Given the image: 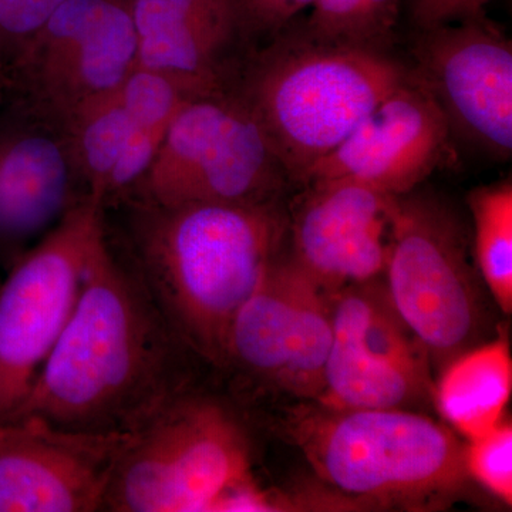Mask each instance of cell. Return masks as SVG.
Returning a JSON list of instances; mask_svg holds the SVG:
<instances>
[{
  "label": "cell",
  "mask_w": 512,
  "mask_h": 512,
  "mask_svg": "<svg viewBox=\"0 0 512 512\" xmlns=\"http://www.w3.org/2000/svg\"><path fill=\"white\" fill-rule=\"evenodd\" d=\"M383 276L394 311L430 362L447 366L473 348L480 298L463 228L446 205L413 192L399 197Z\"/></svg>",
  "instance_id": "52a82bcc"
},
{
  "label": "cell",
  "mask_w": 512,
  "mask_h": 512,
  "mask_svg": "<svg viewBox=\"0 0 512 512\" xmlns=\"http://www.w3.org/2000/svg\"><path fill=\"white\" fill-rule=\"evenodd\" d=\"M451 137L436 101L413 74L313 165L302 187L352 181L403 197L448 163Z\"/></svg>",
  "instance_id": "5bb4252c"
},
{
  "label": "cell",
  "mask_w": 512,
  "mask_h": 512,
  "mask_svg": "<svg viewBox=\"0 0 512 512\" xmlns=\"http://www.w3.org/2000/svg\"><path fill=\"white\" fill-rule=\"evenodd\" d=\"M412 77L389 50L288 28L255 57L238 94L292 184L302 185L313 165Z\"/></svg>",
  "instance_id": "3957f363"
},
{
  "label": "cell",
  "mask_w": 512,
  "mask_h": 512,
  "mask_svg": "<svg viewBox=\"0 0 512 512\" xmlns=\"http://www.w3.org/2000/svg\"><path fill=\"white\" fill-rule=\"evenodd\" d=\"M138 64L202 96L222 90V63L245 35L237 0H128Z\"/></svg>",
  "instance_id": "9a60e30c"
},
{
  "label": "cell",
  "mask_w": 512,
  "mask_h": 512,
  "mask_svg": "<svg viewBox=\"0 0 512 512\" xmlns=\"http://www.w3.org/2000/svg\"><path fill=\"white\" fill-rule=\"evenodd\" d=\"M330 302L333 340L320 406L412 409L433 393L429 355L394 311L380 279L346 286Z\"/></svg>",
  "instance_id": "9c48e42d"
},
{
  "label": "cell",
  "mask_w": 512,
  "mask_h": 512,
  "mask_svg": "<svg viewBox=\"0 0 512 512\" xmlns=\"http://www.w3.org/2000/svg\"><path fill=\"white\" fill-rule=\"evenodd\" d=\"M134 225L140 278L175 336L217 365L229 326L285 251L288 212L251 204H143Z\"/></svg>",
  "instance_id": "7a4b0ae2"
},
{
  "label": "cell",
  "mask_w": 512,
  "mask_h": 512,
  "mask_svg": "<svg viewBox=\"0 0 512 512\" xmlns=\"http://www.w3.org/2000/svg\"><path fill=\"white\" fill-rule=\"evenodd\" d=\"M64 0H0V55L20 53Z\"/></svg>",
  "instance_id": "603a6c76"
},
{
  "label": "cell",
  "mask_w": 512,
  "mask_h": 512,
  "mask_svg": "<svg viewBox=\"0 0 512 512\" xmlns=\"http://www.w3.org/2000/svg\"><path fill=\"white\" fill-rule=\"evenodd\" d=\"M251 481V448L241 424L221 404L181 393L128 440L104 510L217 511Z\"/></svg>",
  "instance_id": "5b68a950"
},
{
  "label": "cell",
  "mask_w": 512,
  "mask_h": 512,
  "mask_svg": "<svg viewBox=\"0 0 512 512\" xmlns=\"http://www.w3.org/2000/svg\"><path fill=\"white\" fill-rule=\"evenodd\" d=\"M101 210L92 198L77 202L0 286V419L19 409L72 318L106 238Z\"/></svg>",
  "instance_id": "ba28073f"
},
{
  "label": "cell",
  "mask_w": 512,
  "mask_h": 512,
  "mask_svg": "<svg viewBox=\"0 0 512 512\" xmlns=\"http://www.w3.org/2000/svg\"><path fill=\"white\" fill-rule=\"evenodd\" d=\"M289 217V255L326 293L382 279L399 197L352 181L303 185Z\"/></svg>",
  "instance_id": "4fadbf2b"
},
{
  "label": "cell",
  "mask_w": 512,
  "mask_h": 512,
  "mask_svg": "<svg viewBox=\"0 0 512 512\" xmlns=\"http://www.w3.org/2000/svg\"><path fill=\"white\" fill-rule=\"evenodd\" d=\"M493 0H412V16L417 29L485 15Z\"/></svg>",
  "instance_id": "d4e9b609"
},
{
  "label": "cell",
  "mask_w": 512,
  "mask_h": 512,
  "mask_svg": "<svg viewBox=\"0 0 512 512\" xmlns=\"http://www.w3.org/2000/svg\"><path fill=\"white\" fill-rule=\"evenodd\" d=\"M43 106L66 121L119 89L138 64L128 0H64L20 53Z\"/></svg>",
  "instance_id": "8fae6325"
},
{
  "label": "cell",
  "mask_w": 512,
  "mask_h": 512,
  "mask_svg": "<svg viewBox=\"0 0 512 512\" xmlns=\"http://www.w3.org/2000/svg\"><path fill=\"white\" fill-rule=\"evenodd\" d=\"M511 392L510 346L494 340L451 360L433 393L443 419L471 441L501 423Z\"/></svg>",
  "instance_id": "ac0fdd59"
},
{
  "label": "cell",
  "mask_w": 512,
  "mask_h": 512,
  "mask_svg": "<svg viewBox=\"0 0 512 512\" xmlns=\"http://www.w3.org/2000/svg\"><path fill=\"white\" fill-rule=\"evenodd\" d=\"M131 436L62 429L32 416L0 419V512L104 510Z\"/></svg>",
  "instance_id": "7c38bea8"
},
{
  "label": "cell",
  "mask_w": 512,
  "mask_h": 512,
  "mask_svg": "<svg viewBox=\"0 0 512 512\" xmlns=\"http://www.w3.org/2000/svg\"><path fill=\"white\" fill-rule=\"evenodd\" d=\"M177 339L140 276L117 262L104 238L72 318L8 419L32 416L67 430L136 434L181 394Z\"/></svg>",
  "instance_id": "6da1fadb"
},
{
  "label": "cell",
  "mask_w": 512,
  "mask_h": 512,
  "mask_svg": "<svg viewBox=\"0 0 512 512\" xmlns=\"http://www.w3.org/2000/svg\"><path fill=\"white\" fill-rule=\"evenodd\" d=\"M64 123L74 167L89 185L87 197L103 205L110 175L134 128L120 87L84 104Z\"/></svg>",
  "instance_id": "d6986e66"
},
{
  "label": "cell",
  "mask_w": 512,
  "mask_h": 512,
  "mask_svg": "<svg viewBox=\"0 0 512 512\" xmlns=\"http://www.w3.org/2000/svg\"><path fill=\"white\" fill-rule=\"evenodd\" d=\"M295 440L323 481L355 504L431 507L466 487V446L410 409L316 412Z\"/></svg>",
  "instance_id": "277c9868"
},
{
  "label": "cell",
  "mask_w": 512,
  "mask_h": 512,
  "mask_svg": "<svg viewBox=\"0 0 512 512\" xmlns=\"http://www.w3.org/2000/svg\"><path fill=\"white\" fill-rule=\"evenodd\" d=\"M468 476L484 485L504 504L512 505V426L501 423L466 447Z\"/></svg>",
  "instance_id": "7402d4cb"
},
{
  "label": "cell",
  "mask_w": 512,
  "mask_h": 512,
  "mask_svg": "<svg viewBox=\"0 0 512 512\" xmlns=\"http://www.w3.org/2000/svg\"><path fill=\"white\" fill-rule=\"evenodd\" d=\"M288 185V171L247 103L220 90L181 107L137 187L144 204L177 207L275 201Z\"/></svg>",
  "instance_id": "8992f818"
},
{
  "label": "cell",
  "mask_w": 512,
  "mask_h": 512,
  "mask_svg": "<svg viewBox=\"0 0 512 512\" xmlns=\"http://www.w3.org/2000/svg\"><path fill=\"white\" fill-rule=\"evenodd\" d=\"M414 77L451 136L493 160L512 154V43L485 15L420 29Z\"/></svg>",
  "instance_id": "30bf717a"
},
{
  "label": "cell",
  "mask_w": 512,
  "mask_h": 512,
  "mask_svg": "<svg viewBox=\"0 0 512 512\" xmlns=\"http://www.w3.org/2000/svg\"><path fill=\"white\" fill-rule=\"evenodd\" d=\"M309 276L282 252L229 326L227 363L279 384L291 355L299 301Z\"/></svg>",
  "instance_id": "e0dca14e"
},
{
  "label": "cell",
  "mask_w": 512,
  "mask_h": 512,
  "mask_svg": "<svg viewBox=\"0 0 512 512\" xmlns=\"http://www.w3.org/2000/svg\"><path fill=\"white\" fill-rule=\"evenodd\" d=\"M403 0H315L313 25L326 35L357 40L360 45L389 50Z\"/></svg>",
  "instance_id": "44dd1931"
},
{
  "label": "cell",
  "mask_w": 512,
  "mask_h": 512,
  "mask_svg": "<svg viewBox=\"0 0 512 512\" xmlns=\"http://www.w3.org/2000/svg\"><path fill=\"white\" fill-rule=\"evenodd\" d=\"M77 174L67 141L35 130L0 136V242L49 231L74 205Z\"/></svg>",
  "instance_id": "2e32d148"
},
{
  "label": "cell",
  "mask_w": 512,
  "mask_h": 512,
  "mask_svg": "<svg viewBox=\"0 0 512 512\" xmlns=\"http://www.w3.org/2000/svg\"><path fill=\"white\" fill-rule=\"evenodd\" d=\"M476 229V259L498 308L512 312L511 178L477 188L468 197Z\"/></svg>",
  "instance_id": "ffe728a7"
},
{
  "label": "cell",
  "mask_w": 512,
  "mask_h": 512,
  "mask_svg": "<svg viewBox=\"0 0 512 512\" xmlns=\"http://www.w3.org/2000/svg\"><path fill=\"white\" fill-rule=\"evenodd\" d=\"M315 0H237L245 33L278 36Z\"/></svg>",
  "instance_id": "cb8c5ba5"
}]
</instances>
